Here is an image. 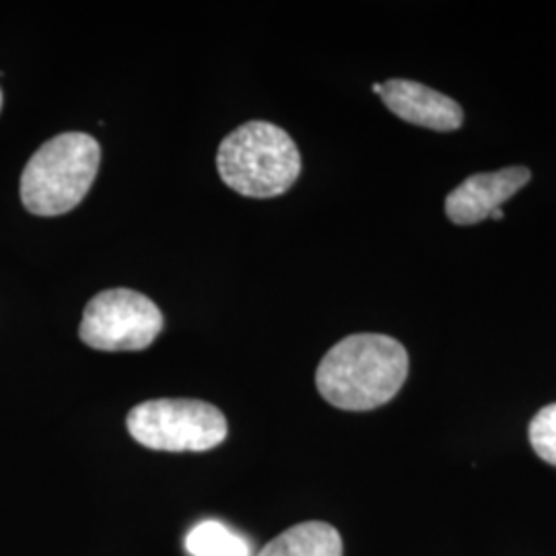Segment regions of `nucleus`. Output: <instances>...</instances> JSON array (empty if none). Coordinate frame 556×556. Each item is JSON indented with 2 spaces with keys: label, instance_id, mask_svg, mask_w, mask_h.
I'll return each mask as SVG.
<instances>
[{
  "label": "nucleus",
  "instance_id": "1",
  "mask_svg": "<svg viewBox=\"0 0 556 556\" xmlns=\"http://www.w3.org/2000/svg\"><path fill=\"white\" fill-rule=\"evenodd\" d=\"M408 353L396 338H342L319 363L318 392L340 410H374L396 396L408 378Z\"/></svg>",
  "mask_w": 556,
  "mask_h": 556
},
{
  "label": "nucleus",
  "instance_id": "2",
  "mask_svg": "<svg viewBox=\"0 0 556 556\" xmlns=\"http://www.w3.org/2000/svg\"><path fill=\"white\" fill-rule=\"evenodd\" d=\"M217 169L220 179L241 197L273 199L298 181L301 153L280 126L254 119L223 139Z\"/></svg>",
  "mask_w": 556,
  "mask_h": 556
},
{
  "label": "nucleus",
  "instance_id": "3",
  "mask_svg": "<svg viewBox=\"0 0 556 556\" xmlns=\"http://www.w3.org/2000/svg\"><path fill=\"white\" fill-rule=\"evenodd\" d=\"M100 142L64 132L43 142L21 174V202L40 217H59L87 197L100 169Z\"/></svg>",
  "mask_w": 556,
  "mask_h": 556
},
{
  "label": "nucleus",
  "instance_id": "4",
  "mask_svg": "<svg viewBox=\"0 0 556 556\" xmlns=\"http://www.w3.org/2000/svg\"><path fill=\"white\" fill-rule=\"evenodd\" d=\"M126 427L140 445L174 454L208 452L227 438V418L219 408L188 397L142 402L128 413Z\"/></svg>",
  "mask_w": 556,
  "mask_h": 556
},
{
  "label": "nucleus",
  "instance_id": "5",
  "mask_svg": "<svg viewBox=\"0 0 556 556\" xmlns=\"http://www.w3.org/2000/svg\"><path fill=\"white\" fill-rule=\"evenodd\" d=\"M163 330L160 307L139 291L108 289L91 299L83 312L79 337L96 351H142Z\"/></svg>",
  "mask_w": 556,
  "mask_h": 556
},
{
  "label": "nucleus",
  "instance_id": "6",
  "mask_svg": "<svg viewBox=\"0 0 556 556\" xmlns=\"http://www.w3.org/2000/svg\"><path fill=\"white\" fill-rule=\"evenodd\" d=\"M530 179L532 172L521 165L475 174L447 194L445 215L456 225H477L480 220L489 219Z\"/></svg>",
  "mask_w": 556,
  "mask_h": 556
},
{
  "label": "nucleus",
  "instance_id": "7",
  "mask_svg": "<svg viewBox=\"0 0 556 556\" xmlns=\"http://www.w3.org/2000/svg\"><path fill=\"white\" fill-rule=\"evenodd\" d=\"M379 98L397 118L438 132L457 130L464 122L457 101L417 80H386L381 83Z\"/></svg>",
  "mask_w": 556,
  "mask_h": 556
},
{
  "label": "nucleus",
  "instance_id": "8",
  "mask_svg": "<svg viewBox=\"0 0 556 556\" xmlns=\"http://www.w3.org/2000/svg\"><path fill=\"white\" fill-rule=\"evenodd\" d=\"M258 556H342V538L326 521H303L268 542Z\"/></svg>",
  "mask_w": 556,
  "mask_h": 556
},
{
  "label": "nucleus",
  "instance_id": "9",
  "mask_svg": "<svg viewBox=\"0 0 556 556\" xmlns=\"http://www.w3.org/2000/svg\"><path fill=\"white\" fill-rule=\"evenodd\" d=\"M190 556H252L250 544L238 532L217 519H204L186 536Z\"/></svg>",
  "mask_w": 556,
  "mask_h": 556
},
{
  "label": "nucleus",
  "instance_id": "10",
  "mask_svg": "<svg viewBox=\"0 0 556 556\" xmlns=\"http://www.w3.org/2000/svg\"><path fill=\"white\" fill-rule=\"evenodd\" d=\"M528 438L536 452V456L551 466H556V402L544 406L536 417L532 418Z\"/></svg>",
  "mask_w": 556,
  "mask_h": 556
},
{
  "label": "nucleus",
  "instance_id": "11",
  "mask_svg": "<svg viewBox=\"0 0 556 556\" xmlns=\"http://www.w3.org/2000/svg\"><path fill=\"white\" fill-rule=\"evenodd\" d=\"M503 215H505V213H503V208H497V211H495V213H493V215H491V219H495V220L503 219Z\"/></svg>",
  "mask_w": 556,
  "mask_h": 556
},
{
  "label": "nucleus",
  "instance_id": "12",
  "mask_svg": "<svg viewBox=\"0 0 556 556\" xmlns=\"http://www.w3.org/2000/svg\"><path fill=\"white\" fill-rule=\"evenodd\" d=\"M374 91H376V93H381V83H376V85H374Z\"/></svg>",
  "mask_w": 556,
  "mask_h": 556
},
{
  "label": "nucleus",
  "instance_id": "13",
  "mask_svg": "<svg viewBox=\"0 0 556 556\" xmlns=\"http://www.w3.org/2000/svg\"><path fill=\"white\" fill-rule=\"evenodd\" d=\"M0 110H2V91H0Z\"/></svg>",
  "mask_w": 556,
  "mask_h": 556
}]
</instances>
